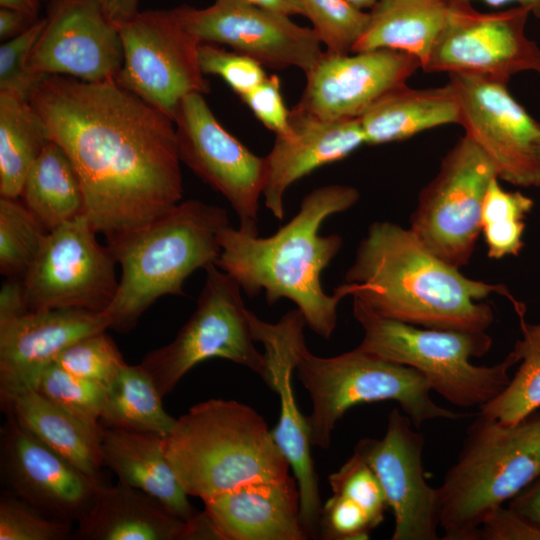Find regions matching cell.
<instances>
[{
    "instance_id": "d6986e66",
    "label": "cell",
    "mask_w": 540,
    "mask_h": 540,
    "mask_svg": "<svg viewBox=\"0 0 540 540\" xmlns=\"http://www.w3.org/2000/svg\"><path fill=\"white\" fill-rule=\"evenodd\" d=\"M394 408L381 439L363 438L354 447L379 479L395 526L392 540H437V490L426 481L424 437Z\"/></svg>"
},
{
    "instance_id": "6da1fadb",
    "label": "cell",
    "mask_w": 540,
    "mask_h": 540,
    "mask_svg": "<svg viewBox=\"0 0 540 540\" xmlns=\"http://www.w3.org/2000/svg\"><path fill=\"white\" fill-rule=\"evenodd\" d=\"M30 103L69 156L84 214L106 239L139 228L183 195L174 121L116 79L48 76Z\"/></svg>"
},
{
    "instance_id": "8d00e7d4",
    "label": "cell",
    "mask_w": 540,
    "mask_h": 540,
    "mask_svg": "<svg viewBox=\"0 0 540 540\" xmlns=\"http://www.w3.org/2000/svg\"><path fill=\"white\" fill-rule=\"evenodd\" d=\"M302 15L312 23V29L326 53L349 54L362 36L369 12L360 10L347 0H297Z\"/></svg>"
},
{
    "instance_id": "7dc6e473",
    "label": "cell",
    "mask_w": 540,
    "mask_h": 540,
    "mask_svg": "<svg viewBox=\"0 0 540 540\" xmlns=\"http://www.w3.org/2000/svg\"><path fill=\"white\" fill-rule=\"evenodd\" d=\"M508 507L540 528V474L510 499Z\"/></svg>"
},
{
    "instance_id": "5b68a950",
    "label": "cell",
    "mask_w": 540,
    "mask_h": 540,
    "mask_svg": "<svg viewBox=\"0 0 540 540\" xmlns=\"http://www.w3.org/2000/svg\"><path fill=\"white\" fill-rule=\"evenodd\" d=\"M164 451L187 494L202 501L289 476V462L264 418L236 400L192 406L164 437Z\"/></svg>"
},
{
    "instance_id": "6f0895ef",
    "label": "cell",
    "mask_w": 540,
    "mask_h": 540,
    "mask_svg": "<svg viewBox=\"0 0 540 540\" xmlns=\"http://www.w3.org/2000/svg\"><path fill=\"white\" fill-rule=\"evenodd\" d=\"M539 415H540V413H539Z\"/></svg>"
},
{
    "instance_id": "836d02e7",
    "label": "cell",
    "mask_w": 540,
    "mask_h": 540,
    "mask_svg": "<svg viewBox=\"0 0 540 540\" xmlns=\"http://www.w3.org/2000/svg\"><path fill=\"white\" fill-rule=\"evenodd\" d=\"M49 230L20 198H0V272L24 278Z\"/></svg>"
},
{
    "instance_id": "4316f807",
    "label": "cell",
    "mask_w": 540,
    "mask_h": 540,
    "mask_svg": "<svg viewBox=\"0 0 540 540\" xmlns=\"http://www.w3.org/2000/svg\"><path fill=\"white\" fill-rule=\"evenodd\" d=\"M450 13L445 0H379L352 53L395 50L415 57L421 69L441 37Z\"/></svg>"
},
{
    "instance_id": "44dd1931",
    "label": "cell",
    "mask_w": 540,
    "mask_h": 540,
    "mask_svg": "<svg viewBox=\"0 0 540 540\" xmlns=\"http://www.w3.org/2000/svg\"><path fill=\"white\" fill-rule=\"evenodd\" d=\"M2 434V466L13 493L50 517L77 522L101 479L84 474L10 414Z\"/></svg>"
},
{
    "instance_id": "11a10c76",
    "label": "cell",
    "mask_w": 540,
    "mask_h": 540,
    "mask_svg": "<svg viewBox=\"0 0 540 540\" xmlns=\"http://www.w3.org/2000/svg\"><path fill=\"white\" fill-rule=\"evenodd\" d=\"M350 4L360 10L372 9L379 0H347Z\"/></svg>"
},
{
    "instance_id": "b9f144b4",
    "label": "cell",
    "mask_w": 540,
    "mask_h": 540,
    "mask_svg": "<svg viewBox=\"0 0 540 540\" xmlns=\"http://www.w3.org/2000/svg\"><path fill=\"white\" fill-rule=\"evenodd\" d=\"M198 55L203 74L222 78L239 97L251 91L267 76L256 60L220 48L217 44L200 43Z\"/></svg>"
},
{
    "instance_id": "277c9868",
    "label": "cell",
    "mask_w": 540,
    "mask_h": 540,
    "mask_svg": "<svg viewBox=\"0 0 540 540\" xmlns=\"http://www.w3.org/2000/svg\"><path fill=\"white\" fill-rule=\"evenodd\" d=\"M230 225L224 208L189 199L130 232L107 240L121 275L106 310L111 329L128 332L160 297L184 295L196 270L216 263L219 233Z\"/></svg>"
},
{
    "instance_id": "30bf717a",
    "label": "cell",
    "mask_w": 540,
    "mask_h": 540,
    "mask_svg": "<svg viewBox=\"0 0 540 540\" xmlns=\"http://www.w3.org/2000/svg\"><path fill=\"white\" fill-rule=\"evenodd\" d=\"M116 27L123 48L120 85L172 120L186 96L209 91L199 63L201 42L174 9L138 11Z\"/></svg>"
},
{
    "instance_id": "ab89813d",
    "label": "cell",
    "mask_w": 540,
    "mask_h": 540,
    "mask_svg": "<svg viewBox=\"0 0 540 540\" xmlns=\"http://www.w3.org/2000/svg\"><path fill=\"white\" fill-rule=\"evenodd\" d=\"M71 532V522L42 513L14 493L2 494L0 540H63Z\"/></svg>"
},
{
    "instance_id": "7bdbcfd3",
    "label": "cell",
    "mask_w": 540,
    "mask_h": 540,
    "mask_svg": "<svg viewBox=\"0 0 540 540\" xmlns=\"http://www.w3.org/2000/svg\"><path fill=\"white\" fill-rule=\"evenodd\" d=\"M375 528L368 513L345 496L332 494L322 505L319 531L324 539H368Z\"/></svg>"
},
{
    "instance_id": "7a4b0ae2",
    "label": "cell",
    "mask_w": 540,
    "mask_h": 540,
    "mask_svg": "<svg viewBox=\"0 0 540 540\" xmlns=\"http://www.w3.org/2000/svg\"><path fill=\"white\" fill-rule=\"evenodd\" d=\"M344 297L363 301L380 316L429 329L483 333L494 320L490 293L502 285L464 276L425 247L408 228L373 222L360 241L344 283Z\"/></svg>"
},
{
    "instance_id": "db71d44e",
    "label": "cell",
    "mask_w": 540,
    "mask_h": 540,
    "mask_svg": "<svg viewBox=\"0 0 540 540\" xmlns=\"http://www.w3.org/2000/svg\"><path fill=\"white\" fill-rule=\"evenodd\" d=\"M523 339L516 344L529 346L540 343V324L527 325L522 321Z\"/></svg>"
},
{
    "instance_id": "f1b7e54d",
    "label": "cell",
    "mask_w": 540,
    "mask_h": 540,
    "mask_svg": "<svg viewBox=\"0 0 540 540\" xmlns=\"http://www.w3.org/2000/svg\"><path fill=\"white\" fill-rule=\"evenodd\" d=\"M3 407L47 447L84 474L101 479L102 426L87 424L33 389L16 395Z\"/></svg>"
},
{
    "instance_id": "d590c367",
    "label": "cell",
    "mask_w": 540,
    "mask_h": 540,
    "mask_svg": "<svg viewBox=\"0 0 540 540\" xmlns=\"http://www.w3.org/2000/svg\"><path fill=\"white\" fill-rule=\"evenodd\" d=\"M107 387L75 376L56 363L46 367L37 378L33 390L86 422L99 427Z\"/></svg>"
},
{
    "instance_id": "5bb4252c",
    "label": "cell",
    "mask_w": 540,
    "mask_h": 540,
    "mask_svg": "<svg viewBox=\"0 0 540 540\" xmlns=\"http://www.w3.org/2000/svg\"><path fill=\"white\" fill-rule=\"evenodd\" d=\"M173 121L181 162L229 202L241 230L258 235L265 158L221 125L203 94L186 96Z\"/></svg>"
},
{
    "instance_id": "bcb514c9",
    "label": "cell",
    "mask_w": 540,
    "mask_h": 540,
    "mask_svg": "<svg viewBox=\"0 0 540 540\" xmlns=\"http://www.w3.org/2000/svg\"><path fill=\"white\" fill-rule=\"evenodd\" d=\"M29 311L23 278L6 277L0 291V325Z\"/></svg>"
},
{
    "instance_id": "ac0fdd59",
    "label": "cell",
    "mask_w": 540,
    "mask_h": 540,
    "mask_svg": "<svg viewBox=\"0 0 540 540\" xmlns=\"http://www.w3.org/2000/svg\"><path fill=\"white\" fill-rule=\"evenodd\" d=\"M123 48L102 0H52L30 67L44 75L87 82L116 79Z\"/></svg>"
},
{
    "instance_id": "7402d4cb",
    "label": "cell",
    "mask_w": 540,
    "mask_h": 540,
    "mask_svg": "<svg viewBox=\"0 0 540 540\" xmlns=\"http://www.w3.org/2000/svg\"><path fill=\"white\" fill-rule=\"evenodd\" d=\"M110 326L106 311L77 308L29 311L0 325L2 405L33 389L42 371L70 345Z\"/></svg>"
},
{
    "instance_id": "816d5d0a",
    "label": "cell",
    "mask_w": 540,
    "mask_h": 540,
    "mask_svg": "<svg viewBox=\"0 0 540 540\" xmlns=\"http://www.w3.org/2000/svg\"><path fill=\"white\" fill-rule=\"evenodd\" d=\"M449 4H471L475 0H445ZM489 6L499 7L508 3H517L519 6L526 7L531 14L540 19V0H480Z\"/></svg>"
},
{
    "instance_id": "9f6ffc18",
    "label": "cell",
    "mask_w": 540,
    "mask_h": 540,
    "mask_svg": "<svg viewBox=\"0 0 540 540\" xmlns=\"http://www.w3.org/2000/svg\"><path fill=\"white\" fill-rule=\"evenodd\" d=\"M536 152H537V155L540 159V127H539V132H538V136H537V139H536Z\"/></svg>"
},
{
    "instance_id": "60d3db41",
    "label": "cell",
    "mask_w": 540,
    "mask_h": 540,
    "mask_svg": "<svg viewBox=\"0 0 540 540\" xmlns=\"http://www.w3.org/2000/svg\"><path fill=\"white\" fill-rule=\"evenodd\" d=\"M332 494L345 496L361 506L377 527L389 508L385 493L372 468L357 453L328 477Z\"/></svg>"
},
{
    "instance_id": "4fadbf2b",
    "label": "cell",
    "mask_w": 540,
    "mask_h": 540,
    "mask_svg": "<svg viewBox=\"0 0 540 540\" xmlns=\"http://www.w3.org/2000/svg\"><path fill=\"white\" fill-rule=\"evenodd\" d=\"M530 14L519 5L483 13L469 3L450 4L447 25L423 70L505 84L521 72L540 73V47L525 33Z\"/></svg>"
},
{
    "instance_id": "ba28073f",
    "label": "cell",
    "mask_w": 540,
    "mask_h": 540,
    "mask_svg": "<svg viewBox=\"0 0 540 540\" xmlns=\"http://www.w3.org/2000/svg\"><path fill=\"white\" fill-rule=\"evenodd\" d=\"M353 315L363 330L359 348L418 370L432 391L451 404L479 408L510 382L509 369L520 359L512 351L493 366H476L492 339L483 333L421 328L378 315L353 298Z\"/></svg>"
},
{
    "instance_id": "f35d334b",
    "label": "cell",
    "mask_w": 540,
    "mask_h": 540,
    "mask_svg": "<svg viewBox=\"0 0 540 540\" xmlns=\"http://www.w3.org/2000/svg\"><path fill=\"white\" fill-rule=\"evenodd\" d=\"M45 25L38 19L22 34L4 41L0 46V92L30 101L48 77L34 71L29 64L31 52Z\"/></svg>"
},
{
    "instance_id": "1f68e13d",
    "label": "cell",
    "mask_w": 540,
    "mask_h": 540,
    "mask_svg": "<svg viewBox=\"0 0 540 540\" xmlns=\"http://www.w3.org/2000/svg\"><path fill=\"white\" fill-rule=\"evenodd\" d=\"M162 398L153 379L140 364H125L107 386L100 424L106 428L166 436L176 419L165 411Z\"/></svg>"
},
{
    "instance_id": "e0dca14e",
    "label": "cell",
    "mask_w": 540,
    "mask_h": 540,
    "mask_svg": "<svg viewBox=\"0 0 540 540\" xmlns=\"http://www.w3.org/2000/svg\"><path fill=\"white\" fill-rule=\"evenodd\" d=\"M174 12L201 43L225 44L272 69L296 67L306 74L324 53L312 28L242 0H215L205 8L182 5Z\"/></svg>"
},
{
    "instance_id": "c3c4849f",
    "label": "cell",
    "mask_w": 540,
    "mask_h": 540,
    "mask_svg": "<svg viewBox=\"0 0 540 540\" xmlns=\"http://www.w3.org/2000/svg\"><path fill=\"white\" fill-rule=\"evenodd\" d=\"M38 18L18 10L0 9V39L1 42L10 40L29 29Z\"/></svg>"
},
{
    "instance_id": "d4e9b609",
    "label": "cell",
    "mask_w": 540,
    "mask_h": 540,
    "mask_svg": "<svg viewBox=\"0 0 540 540\" xmlns=\"http://www.w3.org/2000/svg\"><path fill=\"white\" fill-rule=\"evenodd\" d=\"M203 502L216 540L308 539L294 476L247 483Z\"/></svg>"
},
{
    "instance_id": "4dcf8cb0",
    "label": "cell",
    "mask_w": 540,
    "mask_h": 540,
    "mask_svg": "<svg viewBox=\"0 0 540 540\" xmlns=\"http://www.w3.org/2000/svg\"><path fill=\"white\" fill-rule=\"evenodd\" d=\"M50 137L30 103L0 92V195L19 198L27 174Z\"/></svg>"
},
{
    "instance_id": "9a60e30c",
    "label": "cell",
    "mask_w": 540,
    "mask_h": 540,
    "mask_svg": "<svg viewBox=\"0 0 540 540\" xmlns=\"http://www.w3.org/2000/svg\"><path fill=\"white\" fill-rule=\"evenodd\" d=\"M253 337L264 347L269 373V388L279 398V419L272 431L273 438L289 462L300 495V520L308 539L320 535L322 510L319 480L311 453L306 417L298 408L292 377L300 349L306 344L302 313L296 308L284 314L278 322H266L249 310Z\"/></svg>"
},
{
    "instance_id": "f907efd6",
    "label": "cell",
    "mask_w": 540,
    "mask_h": 540,
    "mask_svg": "<svg viewBox=\"0 0 540 540\" xmlns=\"http://www.w3.org/2000/svg\"><path fill=\"white\" fill-rule=\"evenodd\" d=\"M257 7L287 16L302 15L301 7L297 0H242Z\"/></svg>"
},
{
    "instance_id": "f6af8a7d",
    "label": "cell",
    "mask_w": 540,
    "mask_h": 540,
    "mask_svg": "<svg viewBox=\"0 0 540 540\" xmlns=\"http://www.w3.org/2000/svg\"><path fill=\"white\" fill-rule=\"evenodd\" d=\"M482 540H540V528L511 508L499 506L479 530Z\"/></svg>"
},
{
    "instance_id": "7c38bea8",
    "label": "cell",
    "mask_w": 540,
    "mask_h": 540,
    "mask_svg": "<svg viewBox=\"0 0 540 540\" xmlns=\"http://www.w3.org/2000/svg\"><path fill=\"white\" fill-rule=\"evenodd\" d=\"M96 234L85 214L49 231L23 278L30 311L109 308L118 288L117 262Z\"/></svg>"
},
{
    "instance_id": "cb8c5ba5",
    "label": "cell",
    "mask_w": 540,
    "mask_h": 540,
    "mask_svg": "<svg viewBox=\"0 0 540 540\" xmlns=\"http://www.w3.org/2000/svg\"><path fill=\"white\" fill-rule=\"evenodd\" d=\"M77 523L75 537L84 540H216L203 512L183 520L154 498L121 483H100Z\"/></svg>"
},
{
    "instance_id": "83f0119b",
    "label": "cell",
    "mask_w": 540,
    "mask_h": 540,
    "mask_svg": "<svg viewBox=\"0 0 540 540\" xmlns=\"http://www.w3.org/2000/svg\"><path fill=\"white\" fill-rule=\"evenodd\" d=\"M365 144L403 141L425 130L459 124L456 95L449 83L413 89L406 84L383 96L360 118Z\"/></svg>"
},
{
    "instance_id": "8fae6325",
    "label": "cell",
    "mask_w": 540,
    "mask_h": 540,
    "mask_svg": "<svg viewBox=\"0 0 540 540\" xmlns=\"http://www.w3.org/2000/svg\"><path fill=\"white\" fill-rule=\"evenodd\" d=\"M494 177L491 160L464 135L422 189L409 229L431 252L460 269L469 262L481 233L483 200Z\"/></svg>"
},
{
    "instance_id": "9c48e42d",
    "label": "cell",
    "mask_w": 540,
    "mask_h": 540,
    "mask_svg": "<svg viewBox=\"0 0 540 540\" xmlns=\"http://www.w3.org/2000/svg\"><path fill=\"white\" fill-rule=\"evenodd\" d=\"M205 271L193 314L170 343L148 352L140 363L163 397L194 366L211 358L242 365L269 386L265 357L255 346L241 287L215 264Z\"/></svg>"
},
{
    "instance_id": "ee69618b",
    "label": "cell",
    "mask_w": 540,
    "mask_h": 540,
    "mask_svg": "<svg viewBox=\"0 0 540 540\" xmlns=\"http://www.w3.org/2000/svg\"><path fill=\"white\" fill-rule=\"evenodd\" d=\"M240 98L254 116L275 135L287 131L290 110L284 104L277 75H267L260 84Z\"/></svg>"
},
{
    "instance_id": "ffe728a7",
    "label": "cell",
    "mask_w": 540,
    "mask_h": 540,
    "mask_svg": "<svg viewBox=\"0 0 540 540\" xmlns=\"http://www.w3.org/2000/svg\"><path fill=\"white\" fill-rule=\"evenodd\" d=\"M418 68L415 57L395 50L324 52L306 73L297 106L329 121L360 118L387 93L405 85Z\"/></svg>"
},
{
    "instance_id": "2e32d148",
    "label": "cell",
    "mask_w": 540,
    "mask_h": 540,
    "mask_svg": "<svg viewBox=\"0 0 540 540\" xmlns=\"http://www.w3.org/2000/svg\"><path fill=\"white\" fill-rule=\"evenodd\" d=\"M461 125L491 160L499 179L521 187L540 186L536 139L540 123L509 93L507 84L449 74Z\"/></svg>"
},
{
    "instance_id": "3957f363",
    "label": "cell",
    "mask_w": 540,
    "mask_h": 540,
    "mask_svg": "<svg viewBox=\"0 0 540 540\" xmlns=\"http://www.w3.org/2000/svg\"><path fill=\"white\" fill-rule=\"evenodd\" d=\"M359 191L348 185L315 188L301 201L296 215L273 235L259 237L231 225L219 233L215 265L231 276L249 297L265 292L268 305L282 298L296 304L307 326L329 339L337 324V307L345 298L327 294L321 273L342 247L338 234L321 235L322 223L351 208Z\"/></svg>"
},
{
    "instance_id": "681fc988",
    "label": "cell",
    "mask_w": 540,
    "mask_h": 540,
    "mask_svg": "<svg viewBox=\"0 0 540 540\" xmlns=\"http://www.w3.org/2000/svg\"><path fill=\"white\" fill-rule=\"evenodd\" d=\"M109 19L117 26L134 16L140 0H102Z\"/></svg>"
},
{
    "instance_id": "484cf974",
    "label": "cell",
    "mask_w": 540,
    "mask_h": 540,
    "mask_svg": "<svg viewBox=\"0 0 540 540\" xmlns=\"http://www.w3.org/2000/svg\"><path fill=\"white\" fill-rule=\"evenodd\" d=\"M156 433L102 427L103 463L119 483L157 500L175 516L190 521L200 512L190 504Z\"/></svg>"
},
{
    "instance_id": "74e56055",
    "label": "cell",
    "mask_w": 540,
    "mask_h": 540,
    "mask_svg": "<svg viewBox=\"0 0 540 540\" xmlns=\"http://www.w3.org/2000/svg\"><path fill=\"white\" fill-rule=\"evenodd\" d=\"M54 363L75 376L105 387L126 364L115 342L105 331L76 341Z\"/></svg>"
},
{
    "instance_id": "603a6c76",
    "label": "cell",
    "mask_w": 540,
    "mask_h": 540,
    "mask_svg": "<svg viewBox=\"0 0 540 540\" xmlns=\"http://www.w3.org/2000/svg\"><path fill=\"white\" fill-rule=\"evenodd\" d=\"M365 144L359 118L329 121L299 106L289 111L286 132L275 135L265 158V207L282 220L288 188L313 170L340 161Z\"/></svg>"
},
{
    "instance_id": "8992f818",
    "label": "cell",
    "mask_w": 540,
    "mask_h": 540,
    "mask_svg": "<svg viewBox=\"0 0 540 540\" xmlns=\"http://www.w3.org/2000/svg\"><path fill=\"white\" fill-rule=\"evenodd\" d=\"M540 474V415L507 425L478 414L437 490L444 540H479L484 520Z\"/></svg>"
},
{
    "instance_id": "f546056e",
    "label": "cell",
    "mask_w": 540,
    "mask_h": 540,
    "mask_svg": "<svg viewBox=\"0 0 540 540\" xmlns=\"http://www.w3.org/2000/svg\"><path fill=\"white\" fill-rule=\"evenodd\" d=\"M49 230L84 214V194L64 149L50 140L30 168L19 196Z\"/></svg>"
},
{
    "instance_id": "d6a6232c",
    "label": "cell",
    "mask_w": 540,
    "mask_h": 540,
    "mask_svg": "<svg viewBox=\"0 0 540 540\" xmlns=\"http://www.w3.org/2000/svg\"><path fill=\"white\" fill-rule=\"evenodd\" d=\"M532 207V199L519 191L504 190L498 177L490 181L481 213V233L490 258L520 253L524 245V219Z\"/></svg>"
},
{
    "instance_id": "f5cc1de1",
    "label": "cell",
    "mask_w": 540,
    "mask_h": 540,
    "mask_svg": "<svg viewBox=\"0 0 540 540\" xmlns=\"http://www.w3.org/2000/svg\"><path fill=\"white\" fill-rule=\"evenodd\" d=\"M40 0H0L2 8L25 12L37 17Z\"/></svg>"
},
{
    "instance_id": "e575fe53",
    "label": "cell",
    "mask_w": 540,
    "mask_h": 540,
    "mask_svg": "<svg viewBox=\"0 0 540 540\" xmlns=\"http://www.w3.org/2000/svg\"><path fill=\"white\" fill-rule=\"evenodd\" d=\"M522 363L509 384L480 407L479 413L507 425H515L540 407V343L515 345Z\"/></svg>"
},
{
    "instance_id": "52a82bcc",
    "label": "cell",
    "mask_w": 540,
    "mask_h": 540,
    "mask_svg": "<svg viewBox=\"0 0 540 540\" xmlns=\"http://www.w3.org/2000/svg\"><path fill=\"white\" fill-rule=\"evenodd\" d=\"M297 377L312 401L306 416L312 446L327 449L337 422L362 403L395 401L413 426L432 419L457 420L469 414L437 405L427 379L418 370L387 360L358 346L333 357L300 349Z\"/></svg>"
}]
</instances>
